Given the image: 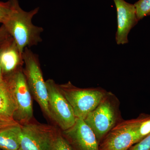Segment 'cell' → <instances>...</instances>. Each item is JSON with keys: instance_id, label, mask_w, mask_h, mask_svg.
I'll list each match as a JSON object with an SVG mask.
<instances>
[{"instance_id": "cell-1", "label": "cell", "mask_w": 150, "mask_h": 150, "mask_svg": "<svg viewBox=\"0 0 150 150\" xmlns=\"http://www.w3.org/2000/svg\"><path fill=\"white\" fill-rule=\"evenodd\" d=\"M39 10L37 7L26 11L21 7L18 0H12L11 10L3 23L15 41L22 55L25 48L37 46L43 40L41 34L44 29L32 22L33 17Z\"/></svg>"}, {"instance_id": "cell-2", "label": "cell", "mask_w": 150, "mask_h": 150, "mask_svg": "<svg viewBox=\"0 0 150 150\" xmlns=\"http://www.w3.org/2000/svg\"><path fill=\"white\" fill-rule=\"evenodd\" d=\"M119 106L117 97L107 91L99 104L84 120L92 129L98 142L122 121Z\"/></svg>"}, {"instance_id": "cell-3", "label": "cell", "mask_w": 150, "mask_h": 150, "mask_svg": "<svg viewBox=\"0 0 150 150\" xmlns=\"http://www.w3.org/2000/svg\"><path fill=\"white\" fill-rule=\"evenodd\" d=\"M22 57L24 67L23 71L32 96L46 116L51 119L48 108V91L38 56L30 48L26 47L23 53Z\"/></svg>"}, {"instance_id": "cell-4", "label": "cell", "mask_w": 150, "mask_h": 150, "mask_svg": "<svg viewBox=\"0 0 150 150\" xmlns=\"http://www.w3.org/2000/svg\"><path fill=\"white\" fill-rule=\"evenodd\" d=\"M59 86L76 118L83 120L97 106L107 92L100 88H80L71 81L59 85Z\"/></svg>"}, {"instance_id": "cell-5", "label": "cell", "mask_w": 150, "mask_h": 150, "mask_svg": "<svg viewBox=\"0 0 150 150\" xmlns=\"http://www.w3.org/2000/svg\"><path fill=\"white\" fill-rule=\"evenodd\" d=\"M23 69L4 78L9 87L16 104L14 120L21 125L31 121L33 113L32 95Z\"/></svg>"}, {"instance_id": "cell-6", "label": "cell", "mask_w": 150, "mask_h": 150, "mask_svg": "<svg viewBox=\"0 0 150 150\" xmlns=\"http://www.w3.org/2000/svg\"><path fill=\"white\" fill-rule=\"evenodd\" d=\"M18 150H52L58 133L54 127L32 121L21 125Z\"/></svg>"}, {"instance_id": "cell-7", "label": "cell", "mask_w": 150, "mask_h": 150, "mask_svg": "<svg viewBox=\"0 0 150 150\" xmlns=\"http://www.w3.org/2000/svg\"><path fill=\"white\" fill-rule=\"evenodd\" d=\"M48 94V105L51 118L62 131L75 124L76 118L71 106L54 80L46 81Z\"/></svg>"}, {"instance_id": "cell-8", "label": "cell", "mask_w": 150, "mask_h": 150, "mask_svg": "<svg viewBox=\"0 0 150 150\" xmlns=\"http://www.w3.org/2000/svg\"><path fill=\"white\" fill-rule=\"evenodd\" d=\"M142 115L131 120L121 121L106 135L101 150H129L139 141L137 135Z\"/></svg>"}, {"instance_id": "cell-9", "label": "cell", "mask_w": 150, "mask_h": 150, "mask_svg": "<svg viewBox=\"0 0 150 150\" xmlns=\"http://www.w3.org/2000/svg\"><path fill=\"white\" fill-rule=\"evenodd\" d=\"M117 17V30L115 40L118 45L129 43L128 36L131 29L138 23L136 9L134 4L124 0H113Z\"/></svg>"}, {"instance_id": "cell-10", "label": "cell", "mask_w": 150, "mask_h": 150, "mask_svg": "<svg viewBox=\"0 0 150 150\" xmlns=\"http://www.w3.org/2000/svg\"><path fill=\"white\" fill-rule=\"evenodd\" d=\"M63 133L78 150H100L95 134L83 119L76 118L75 124Z\"/></svg>"}, {"instance_id": "cell-11", "label": "cell", "mask_w": 150, "mask_h": 150, "mask_svg": "<svg viewBox=\"0 0 150 150\" xmlns=\"http://www.w3.org/2000/svg\"><path fill=\"white\" fill-rule=\"evenodd\" d=\"M0 64L4 78L23 69L24 62L22 55L12 37L1 47Z\"/></svg>"}, {"instance_id": "cell-12", "label": "cell", "mask_w": 150, "mask_h": 150, "mask_svg": "<svg viewBox=\"0 0 150 150\" xmlns=\"http://www.w3.org/2000/svg\"><path fill=\"white\" fill-rule=\"evenodd\" d=\"M16 110L15 101L5 80L0 83V118L8 121H15Z\"/></svg>"}, {"instance_id": "cell-13", "label": "cell", "mask_w": 150, "mask_h": 150, "mask_svg": "<svg viewBox=\"0 0 150 150\" xmlns=\"http://www.w3.org/2000/svg\"><path fill=\"white\" fill-rule=\"evenodd\" d=\"M22 126L14 124L0 130V149L2 150H18L21 139Z\"/></svg>"}, {"instance_id": "cell-14", "label": "cell", "mask_w": 150, "mask_h": 150, "mask_svg": "<svg viewBox=\"0 0 150 150\" xmlns=\"http://www.w3.org/2000/svg\"><path fill=\"white\" fill-rule=\"evenodd\" d=\"M134 5L139 21L149 16L150 13V0H139Z\"/></svg>"}, {"instance_id": "cell-15", "label": "cell", "mask_w": 150, "mask_h": 150, "mask_svg": "<svg viewBox=\"0 0 150 150\" xmlns=\"http://www.w3.org/2000/svg\"><path fill=\"white\" fill-rule=\"evenodd\" d=\"M52 150H74L67 139L58 134Z\"/></svg>"}, {"instance_id": "cell-16", "label": "cell", "mask_w": 150, "mask_h": 150, "mask_svg": "<svg viewBox=\"0 0 150 150\" xmlns=\"http://www.w3.org/2000/svg\"><path fill=\"white\" fill-rule=\"evenodd\" d=\"M12 8V0L7 2L0 1V23L3 24L10 12Z\"/></svg>"}, {"instance_id": "cell-17", "label": "cell", "mask_w": 150, "mask_h": 150, "mask_svg": "<svg viewBox=\"0 0 150 150\" xmlns=\"http://www.w3.org/2000/svg\"><path fill=\"white\" fill-rule=\"evenodd\" d=\"M11 37L5 28L2 25L0 27V48L5 44Z\"/></svg>"}, {"instance_id": "cell-18", "label": "cell", "mask_w": 150, "mask_h": 150, "mask_svg": "<svg viewBox=\"0 0 150 150\" xmlns=\"http://www.w3.org/2000/svg\"><path fill=\"white\" fill-rule=\"evenodd\" d=\"M16 121H8L0 118V130L17 123Z\"/></svg>"}, {"instance_id": "cell-19", "label": "cell", "mask_w": 150, "mask_h": 150, "mask_svg": "<svg viewBox=\"0 0 150 150\" xmlns=\"http://www.w3.org/2000/svg\"><path fill=\"white\" fill-rule=\"evenodd\" d=\"M1 47L0 48V53H1ZM4 80V75L2 71L1 68V64H0V83L2 82Z\"/></svg>"}, {"instance_id": "cell-20", "label": "cell", "mask_w": 150, "mask_h": 150, "mask_svg": "<svg viewBox=\"0 0 150 150\" xmlns=\"http://www.w3.org/2000/svg\"><path fill=\"white\" fill-rule=\"evenodd\" d=\"M150 13L149 14V16H150Z\"/></svg>"}, {"instance_id": "cell-21", "label": "cell", "mask_w": 150, "mask_h": 150, "mask_svg": "<svg viewBox=\"0 0 150 150\" xmlns=\"http://www.w3.org/2000/svg\"></svg>"}, {"instance_id": "cell-22", "label": "cell", "mask_w": 150, "mask_h": 150, "mask_svg": "<svg viewBox=\"0 0 150 150\" xmlns=\"http://www.w3.org/2000/svg\"></svg>"}]
</instances>
